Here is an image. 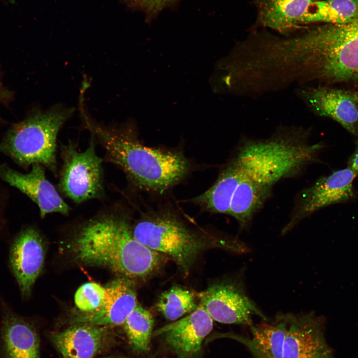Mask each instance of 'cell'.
Here are the masks:
<instances>
[{
    "mask_svg": "<svg viewBox=\"0 0 358 358\" xmlns=\"http://www.w3.org/2000/svg\"><path fill=\"white\" fill-rule=\"evenodd\" d=\"M106 288L101 306L90 312L76 311L72 324L114 326L122 325L137 305V294L133 280L120 277Z\"/></svg>",
    "mask_w": 358,
    "mask_h": 358,
    "instance_id": "obj_14",
    "label": "cell"
},
{
    "mask_svg": "<svg viewBox=\"0 0 358 358\" xmlns=\"http://www.w3.org/2000/svg\"><path fill=\"white\" fill-rule=\"evenodd\" d=\"M0 358H41L36 326L0 301Z\"/></svg>",
    "mask_w": 358,
    "mask_h": 358,
    "instance_id": "obj_13",
    "label": "cell"
},
{
    "mask_svg": "<svg viewBox=\"0 0 358 358\" xmlns=\"http://www.w3.org/2000/svg\"><path fill=\"white\" fill-rule=\"evenodd\" d=\"M318 0H257L258 20L265 27L286 34L298 28L300 18Z\"/></svg>",
    "mask_w": 358,
    "mask_h": 358,
    "instance_id": "obj_18",
    "label": "cell"
},
{
    "mask_svg": "<svg viewBox=\"0 0 358 358\" xmlns=\"http://www.w3.org/2000/svg\"><path fill=\"white\" fill-rule=\"evenodd\" d=\"M244 270L235 275L212 283L198 293L199 305L203 306L213 320L228 324H239L249 327L257 315L263 320L267 317L247 294Z\"/></svg>",
    "mask_w": 358,
    "mask_h": 358,
    "instance_id": "obj_7",
    "label": "cell"
},
{
    "mask_svg": "<svg viewBox=\"0 0 358 358\" xmlns=\"http://www.w3.org/2000/svg\"><path fill=\"white\" fill-rule=\"evenodd\" d=\"M352 94L354 97V98L358 105V92L352 91Z\"/></svg>",
    "mask_w": 358,
    "mask_h": 358,
    "instance_id": "obj_27",
    "label": "cell"
},
{
    "mask_svg": "<svg viewBox=\"0 0 358 358\" xmlns=\"http://www.w3.org/2000/svg\"><path fill=\"white\" fill-rule=\"evenodd\" d=\"M70 251L83 264L106 268L133 280L150 276L169 258L136 240L129 218L121 213L101 214L84 224Z\"/></svg>",
    "mask_w": 358,
    "mask_h": 358,
    "instance_id": "obj_2",
    "label": "cell"
},
{
    "mask_svg": "<svg viewBox=\"0 0 358 358\" xmlns=\"http://www.w3.org/2000/svg\"><path fill=\"white\" fill-rule=\"evenodd\" d=\"M358 16V2L354 0H318L300 18L299 26L316 22L344 23Z\"/></svg>",
    "mask_w": 358,
    "mask_h": 358,
    "instance_id": "obj_20",
    "label": "cell"
},
{
    "mask_svg": "<svg viewBox=\"0 0 358 358\" xmlns=\"http://www.w3.org/2000/svg\"><path fill=\"white\" fill-rule=\"evenodd\" d=\"M63 166L60 190L76 203L103 196L102 160L96 154L93 138L89 147L79 152L72 143L61 147Z\"/></svg>",
    "mask_w": 358,
    "mask_h": 358,
    "instance_id": "obj_8",
    "label": "cell"
},
{
    "mask_svg": "<svg viewBox=\"0 0 358 358\" xmlns=\"http://www.w3.org/2000/svg\"><path fill=\"white\" fill-rule=\"evenodd\" d=\"M307 52L308 81L358 82V16L325 23L300 34Z\"/></svg>",
    "mask_w": 358,
    "mask_h": 358,
    "instance_id": "obj_4",
    "label": "cell"
},
{
    "mask_svg": "<svg viewBox=\"0 0 358 358\" xmlns=\"http://www.w3.org/2000/svg\"><path fill=\"white\" fill-rule=\"evenodd\" d=\"M8 91L3 87L0 79V103L9 97Z\"/></svg>",
    "mask_w": 358,
    "mask_h": 358,
    "instance_id": "obj_26",
    "label": "cell"
},
{
    "mask_svg": "<svg viewBox=\"0 0 358 358\" xmlns=\"http://www.w3.org/2000/svg\"><path fill=\"white\" fill-rule=\"evenodd\" d=\"M198 305L195 295L179 286H174L163 292L156 303L158 310L170 321L180 319L194 311Z\"/></svg>",
    "mask_w": 358,
    "mask_h": 358,
    "instance_id": "obj_22",
    "label": "cell"
},
{
    "mask_svg": "<svg viewBox=\"0 0 358 358\" xmlns=\"http://www.w3.org/2000/svg\"><path fill=\"white\" fill-rule=\"evenodd\" d=\"M286 315L287 329L282 358H334L325 338L322 316L313 312Z\"/></svg>",
    "mask_w": 358,
    "mask_h": 358,
    "instance_id": "obj_11",
    "label": "cell"
},
{
    "mask_svg": "<svg viewBox=\"0 0 358 358\" xmlns=\"http://www.w3.org/2000/svg\"><path fill=\"white\" fill-rule=\"evenodd\" d=\"M87 127L105 151L106 161L116 165L136 187L164 192L181 181L190 165L181 152L145 146L121 129L95 123L83 114Z\"/></svg>",
    "mask_w": 358,
    "mask_h": 358,
    "instance_id": "obj_3",
    "label": "cell"
},
{
    "mask_svg": "<svg viewBox=\"0 0 358 358\" xmlns=\"http://www.w3.org/2000/svg\"><path fill=\"white\" fill-rule=\"evenodd\" d=\"M0 178L36 203L41 218L53 212L69 214L70 207L46 179L43 165L34 164L31 171L25 174L3 164L0 166Z\"/></svg>",
    "mask_w": 358,
    "mask_h": 358,
    "instance_id": "obj_15",
    "label": "cell"
},
{
    "mask_svg": "<svg viewBox=\"0 0 358 358\" xmlns=\"http://www.w3.org/2000/svg\"><path fill=\"white\" fill-rule=\"evenodd\" d=\"M300 96L317 115L331 118L354 135L358 133V105L352 91L327 87H307Z\"/></svg>",
    "mask_w": 358,
    "mask_h": 358,
    "instance_id": "obj_16",
    "label": "cell"
},
{
    "mask_svg": "<svg viewBox=\"0 0 358 358\" xmlns=\"http://www.w3.org/2000/svg\"><path fill=\"white\" fill-rule=\"evenodd\" d=\"M129 343L137 353L147 352L154 325L151 313L138 302L123 324Z\"/></svg>",
    "mask_w": 358,
    "mask_h": 358,
    "instance_id": "obj_21",
    "label": "cell"
},
{
    "mask_svg": "<svg viewBox=\"0 0 358 358\" xmlns=\"http://www.w3.org/2000/svg\"><path fill=\"white\" fill-rule=\"evenodd\" d=\"M128 7L143 11L151 20L161 11L174 5L178 0H121Z\"/></svg>",
    "mask_w": 358,
    "mask_h": 358,
    "instance_id": "obj_24",
    "label": "cell"
},
{
    "mask_svg": "<svg viewBox=\"0 0 358 358\" xmlns=\"http://www.w3.org/2000/svg\"><path fill=\"white\" fill-rule=\"evenodd\" d=\"M132 232L138 241L172 259L185 273L204 250L225 248L238 252V240L210 242L192 230L175 215L167 211L144 215L133 225Z\"/></svg>",
    "mask_w": 358,
    "mask_h": 358,
    "instance_id": "obj_5",
    "label": "cell"
},
{
    "mask_svg": "<svg viewBox=\"0 0 358 358\" xmlns=\"http://www.w3.org/2000/svg\"><path fill=\"white\" fill-rule=\"evenodd\" d=\"M355 0L356 1H357V2H358V0Z\"/></svg>",
    "mask_w": 358,
    "mask_h": 358,
    "instance_id": "obj_30",
    "label": "cell"
},
{
    "mask_svg": "<svg viewBox=\"0 0 358 358\" xmlns=\"http://www.w3.org/2000/svg\"><path fill=\"white\" fill-rule=\"evenodd\" d=\"M106 295V288L93 282L82 285L77 290L75 303L79 311L90 312L99 308Z\"/></svg>",
    "mask_w": 358,
    "mask_h": 358,
    "instance_id": "obj_23",
    "label": "cell"
},
{
    "mask_svg": "<svg viewBox=\"0 0 358 358\" xmlns=\"http://www.w3.org/2000/svg\"><path fill=\"white\" fill-rule=\"evenodd\" d=\"M251 339L234 336L246 345L256 358H282L287 329L286 314L277 315L270 323L263 322L250 327Z\"/></svg>",
    "mask_w": 358,
    "mask_h": 358,
    "instance_id": "obj_19",
    "label": "cell"
},
{
    "mask_svg": "<svg viewBox=\"0 0 358 358\" xmlns=\"http://www.w3.org/2000/svg\"><path fill=\"white\" fill-rule=\"evenodd\" d=\"M349 167L353 170L357 174H358V142L357 144L355 152L350 159Z\"/></svg>",
    "mask_w": 358,
    "mask_h": 358,
    "instance_id": "obj_25",
    "label": "cell"
},
{
    "mask_svg": "<svg viewBox=\"0 0 358 358\" xmlns=\"http://www.w3.org/2000/svg\"><path fill=\"white\" fill-rule=\"evenodd\" d=\"M74 111L60 104L35 111L9 129L0 143V152L24 167L40 164L56 173L57 137Z\"/></svg>",
    "mask_w": 358,
    "mask_h": 358,
    "instance_id": "obj_6",
    "label": "cell"
},
{
    "mask_svg": "<svg viewBox=\"0 0 358 358\" xmlns=\"http://www.w3.org/2000/svg\"><path fill=\"white\" fill-rule=\"evenodd\" d=\"M308 138L303 128L285 127L268 138L247 140L240 145L227 164L239 181L229 215L241 228L250 225L276 183L297 175L315 161L322 145L310 143Z\"/></svg>",
    "mask_w": 358,
    "mask_h": 358,
    "instance_id": "obj_1",
    "label": "cell"
},
{
    "mask_svg": "<svg viewBox=\"0 0 358 358\" xmlns=\"http://www.w3.org/2000/svg\"><path fill=\"white\" fill-rule=\"evenodd\" d=\"M357 174L348 167L319 179L295 198L290 216L281 231L285 234L304 219L330 205L354 196L353 180Z\"/></svg>",
    "mask_w": 358,
    "mask_h": 358,
    "instance_id": "obj_9",
    "label": "cell"
},
{
    "mask_svg": "<svg viewBox=\"0 0 358 358\" xmlns=\"http://www.w3.org/2000/svg\"><path fill=\"white\" fill-rule=\"evenodd\" d=\"M213 326V320L199 305L188 315L157 330L154 335L163 338L177 358H195Z\"/></svg>",
    "mask_w": 358,
    "mask_h": 358,
    "instance_id": "obj_12",
    "label": "cell"
},
{
    "mask_svg": "<svg viewBox=\"0 0 358 358\" xmlns=\"http://www.w3.org/2000/svg\"><path fill=\"white\" fill-rule=\"evenodd\" d=\"M296 39H297V35H296ZM297 42H298V41H297ZM298 44H299V43H298ZM299 45H300L299 44ZM300 47H301V46H300ZM301 49H302V48H301ZM302 51H303V50H302ZM304 75H305V60H304Z\"/></svg>",
    "mask_w": 358,
    "mask_h": 358,
    "instance_id": "obj_28",
    "label": "cell"
},
{
    "mask_svg": "<svg viewBox=\"0 0 358 358\" xmlns=\"http://www.w3.org/2000/svg\"><path fill=\"white\" fill-rule=\"evenodd\" d=\"M126 358L122 357H113V358Z\"/></svg>",
    "mask_w": 358,
    "mask_h": 358,
    "instance_id": "obj_29",
    "label": "cell"
},
{
    "mask_svg": "<svg viewBox=\"0 0 358 358\" xmlns=\"http://www.w3.org/2000/svg\"><path fill=\"white\" fill-rule=\"evenodd\" d=\"M51 339L63 358H93L115 342L111 326L87 324H74Z\"/></svg>",
    "mask_w": 358,
    "mask_h": 358,
    "instance_id": "obj_17",
    "label": "cell"
},
{
    "mask_svg": "<svg viewBox=\"0 0 358 358\" xmlns=\"http://www.w3.org/2000/svg\"><path fill=\"white\" fill-rule=\"evenodd\" d=\"M43 238L33 227H26L13 239L9 251V266L24 300L31 295L33 286L44 264Z\"/></svg>",
    "mask_w": 358,
    "mask_h": 358,
    "instance_id": "obj_10",
    "label": "cell"
},
{
    "mask_svg": "<svg viewBox=\"0 0 358 358\" xmlns=\"http://www.w3.org/2000/svg\"><path fill=\"white\" fill-rule=\"evenodd\" d=\"M0 229H1V227H0Z\"/></svg>",
    "mask_w": 358,
    "mask_h": 358,
    "instance_id": "obj_31",
    "label": "cell"
}]
</instances>
